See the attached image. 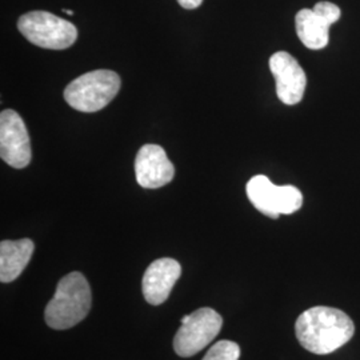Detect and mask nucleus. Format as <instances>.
Wrapping results in <instances>:
<instances>
[{
  "label": "nucleus",
  "instance_id": "nucleus-5",
  "mask_svg": "<svg viewBox=\"0 0 360 360\" xmlns=\"http://www.w3.org/2000/svg\"><path fill=\"white\" fill-rule=\"evenodd\" d=\"M223 319L215 309L210 307L193 311L181 319L178 333L174 338V349L181 358H190L200 352L218 336Z\"/></svg>",
  "mask_w": 360,
  "mask_h": 360
},
{
  "label": "nucleus",
  "instance_id": "nucleus-3",
  "mask_svg": "<svg viewBox=\"0 0 360 360\" xmlns=\"http://www.w3.org/2000/svg\"><path fill=\"white\" fill-rule=\"evenodd\" d=\"M120 84V77L114 71L95 70L77 77L65 87V102L80 112H96L112 102Z\"/></svg>",
  "mask_w": 360,
  "mask_h": 360
},
{
  "label": "nucleus",
  "instance_id": "nucleus-13",
  "mask_svg": "<svg viewBox=\"0 0 360 360\" xmlns=\"http://www.w3.org/2000/svg\"><path fill=\"white\" fill-rule=\"evenodd\" d=\"M240 347L231 340H220L208 349L203 360H239Z\"/></svg>",
  "mask_w": 360,
  "mask_h": 360
},
{
  "label": "nucleus",
  "instance_id": "nucleus-9",
  "mask_svg": "<svg viewBox=\"0 0 360 360\" xmlns=\"http://www.w3.org/2000/svg\"><path fill=\"white\" fill-rule=\"evenodd\" d=\"M135 175L144 188H160L175 176V167L169 162L163 147L144 144L135 159Z\"/></svg>",
  "mask_w": 360,
  "mask_h": 360
},
{
  "label": "nucleus",
  "instance_id": "nucleus-11",
  "mask_svg": "<svg viewBox=\"0 0 360 360\" xmlns=\"http://www.w3.org/2000/svg\"><path fill=\"white\" fill-rule=\"evenodd\" d=\"M35 245L31 239L3 240L0 243V281L11 283L20 274L34 254Z\"/></svg>",
  "mask_w": 360,
  "mask_h": 360
},
{
  "label": "nucleus",
  "instance_id": "nucleus-15",
  "mask_svg": "<svg viewBox=\"0 0 360 360\" xmlns=\"http://www.w3.org/2000/svg\"><path fill=\"white\" fill-rule=\"evenodd\" d=\"M63 13H67V15H74L72 10H63Z\"/></svg>",
  "mask_w": 360,
  "mask_h": 360
},
{
  "label": "nucleus",
  "instance_id": "nucleus-1",
  "mask_svg": "<svg viewBox=\"0 0 360 360\" xmlns=\"http://www.w3.org/2000/svg\"><path fill=\"white\" fill-rule=\"evenodd\" d=\"M355 326L346 312L316 306L304 311L295 323L300 346L316 355H327L351 340Z\"/></svg>",
  "mask_w": 360,
  "mask_h": 360
},
{
  "label": "nucleus",
  "instance_id": "nucleus-6",
  "mask_svg": "<svg viewBox=\"0 0 360 360\" xmlns=\"http://www.w3.org/2000/svg\"><path fill=\"white\" fill-rule=\"evenodd\" d=\"M340 8L330 1H319L312 10L296 13V34L309 50H322L330 41V27L340 19Z\"/></svg>",
  "mask_w": 360,
  "mask_h": 360
},
{
  "label": "nucleus",
  "instance_id": "nucleus-8",
  "mask_svg": "<svg viewBox=\"0 0 360 360\" xmlns=\"http://www.w3.org/2000/svg\"><path fill=\"white\" fill-rule=\"evenodd\" d=\"M270 70L276 82V95L287 105L299 103L307 87V77L302 65L288 52H275L270 58Z\"/></svg>",
  "mask_w": 360,
  "mask_h": 360
},
{
  "label": "nucleus",
  "instance_id": "nucleus-7",
  "mask_svg": "<svg viewBox=\"0 0 360 360\" xmlns=\"http://www.w3.org/2000/svg\"><path fill=\"white\" fill-rule=\"evenodd\" d=\"M0 156L13 168H25L31 162V143L26 124L13 110L0 114Z\"/></svg>",
  "mask_w": 360,
  "mask_h": 360
},
{
  "label": "nucleus",
  "instance_id": "nucleus-10",
  "mask_svg": "<svg viewBox=\"0 0 360 360\" xmlns=\"http://www.w3.org/2000/svg\"><path fill=\"white\" fill-rule=\"evenodd\" d=\"M181 275V267L175 259L162 257L153 262L144 272L142 290L144 299L153 304H163Z\"/></svg>",
  "mask_w": 360,
  "mask_h": 360
},
{
  "label": "nucleus",
  "instance_id": "nucleus-4",
  "mask_svg": "<svg viewBox=\"0 0 360 360\" xmlns=\"http://www.w3.org/2000/svg\"><path fill=\"white\" fill-rule=\"evenodd\" d=\"M18 28L28 41L49 50H65L77 39V27L46 11H32L22 15Z\"/></svg>",
  "mask_w": 360,
  "mask_h": 360
},
{
  "label": "nucleus",
  "instance_id": "nucleus-12",
  "mask_svg": "<svg viewBox=\"0 0 360 360\" xmlns=\"http://www.w3.org/2000/svg\"><path fill=\"white\" fill-rule=\"evenodd\" d=\"M247 196L259 212L278 219L282 205V186H275L267 176L257 175L247 183Z\"/></svg>",
  "mask_w": 360,
  "mask_h": 360
},
{
  "label": "nucleus",
  "instance_id": "nucleus-2",
  "mask_svg": "<svg viewBox=\"0 0 360 360\" xmlns=\"http://www.w3.org/2000/svg\"><path fill=\"white\" fill-rule=\"evenodd\" d=\"M91 287L80 272H71L60 279L55 295L49 302L44 319L53 330H68L89 315L91 309Z\"/></svg>",
  "mask_w": 360,
  "mask_h": 360
},
{
  "label": "nucleus",
  "instance_id": "nucleus-14",
  "mask_svg": "<svg viewBox=\"0 0 360 360\" xmlns=\"http://www.w3.org/2000/svg\"><path fill=\"white\" fill-rule=\"evenodd\" d=\"M178 3L183 8L193 10V8H198L203 3V0H178Z\"/></svg>",
  "mask_w": 360,
  "mask_h": 360
}]
</instances>
